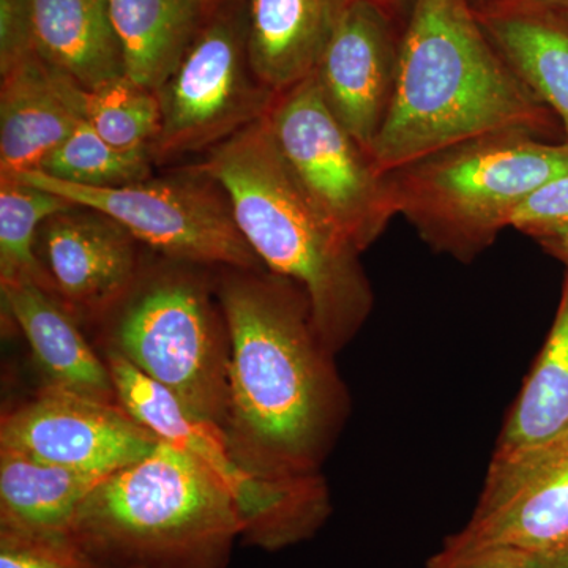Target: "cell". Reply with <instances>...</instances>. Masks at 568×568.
<instances>
[{"mask_svg": "<svg viewBox=\"0 0 568 568\" xmlns=\"http://www.w3.org/2000/svg\"><path fill=\"white\" fill-rule=\"evenodd\" d=\"M403 26L365 0H349L313 78L339 123L372 152L398 74Z\"/></svg>", "mask_w": 568, "mask_h": 568, "instance_id": "obj_14", "label": "cell"}, {"mask_svg": "<svg viewBox=\"0 0 568 568\" xmlns=\"http://www.w3.org/2000/svg\"><path fill=\"white\" fill-rule=\"evenodd\" d=\"M104 477L0 448V529L32 536L69 534L82 500Z\"/></svg>", "mask_w": 568, "mask_h": 568, "instance_id": "obj_22", "label": "cell"}, {"mask_svg": "<svg viewBox=\"0 0 568 568\" xmlns=\"http://www.w3.org/2000/svg\"><path fill=\"white\" fill-rule=\"evenodd\" d=\"M209 3V7H212L213 3L220 2V0H205Z\"/></svg>", "mask_w": 568, "mask_h": 568, "instance_id": "obj_35", "label": "cell"}, {"mask_svg": "<svg viewBox=\"0 0 568 568\" xmlns=\"http://www.w3.org/2000/svg\"><path fill=\"white\" fill-rule=\"evenodd\" d=\"M0 287L3 306L28 339L44 387L121 405L110 366L55 295L31 280L0 283Z\"/></svg>", "mask_w": 568, "mask_h": 568, "instance_id": "obj_15", "label": "cell"}, {"mask_svg": "<svg viewBox=\"0 0 568 568\" xmlns=\"http://www.w3.org/2000/svg\"><path fill=\"white\" fill-rule=\"evenodd\" d=\"M568 439V271L555 323L503 426L491 463Z\"/></svg>", "mask_w": 568, "mask_h": 568, "instance_id": "obj_20", "label": "cell"}, {"mask_svg": "<svg viewBox=\"0 0 568 568\" xmlns=\"http://www.w3.org/2000/svg\"><path fill=\"white\" fill-rule=\"evenodd\" d=\"M92 327L100 354H118L223 432L231 339L211 267L152 252L132 287Z\"/></svg>", "mask_w": 568, "mask_h": 568, "instance_id": "obj_5", "label": "cell"}, {"mask_svg": "<svg viewBox=\"0 0 568 568\" xmlns=\"http://www.w3.org/2000/svg\"><path fill=\"white\" fill-rule=\"evenodd\" d=\"M426 568H538L536 556L517 549H481L470 552H446L440 549Z\"/></svg>", "mask_w": 568, "mask_h": 568, "instance_id": "obj_29", "label": "cell"}, {"mask_svg": "<svg viewBox=\"0 0 568 568\" xmlns=\"http://www.w3.org/2000/svg\"><path fill=\"white\" fill-rule=\"evenodd\" d=\"M119 402L160 439L181 447L211 469L241 515V541L280 551L310 540L332 514L323 474L267 478L246 470L231 454L222 429L193 416L166 388L153 383L118 354L102 353Z\"/></svg>", "mask_w": 568, "mask_h": 568, "instance_id": "obj_7", "label": "cell"}, {"mask_svg": "<svg viewBox=\"0 0 568 568\" xmlns=\"http://www.w3.org/2000/svg\"><path fill=\"white\" fill-rule=\"evenodd\" d=\"M151 152L122 151L80 121L40 164V173L92 189H118L152 178Z\"/></svg>", "mask_w": 568, "mask_h": 568, "instance_id": "obj_25", "label": "cell"}, {"mask_svg": "<svg viewBox=\"0 0 568 568\" xmlns=\"http://www.w3.org/2000/svg\"><path fill=\"white\" fill-rule=\"evenodd\" d=\"M51 71L74 114L104 141L122 151H152L162 122L155 92L134 84L126 77L97 91H88L61 71Z\"/></svg>", "mask_w": 568, "mask_h": 568, "instance_id": "obj_23", "label": "cell"}, {"mask_svg": "<svg viewBox=\"0 0 568 568\" xmlns=\"http://www.w3.org/2000/svg\"><path fill=\"white\" fill-rule=\"evenodd\" d=\"M0 80V175L39 170L81 119L37 52Z\"/></svg>", "mask_w": 568, "mask_h": 568, "instance_id": "obj_17", "label": "cell"}, {"mask_svg": "<svg viewBox=\"0 0 568 568\" xmlns=\"http://www.w3.org/2000/svg\"><path fill=\"white\" fill-rule=\"evenodd\" d=\"M37 55L82 89L125 78L108 0H32Z\"/></svg>", "mask_w": 568, "mask_h": 568, "instance_id": "obj_19", "label": "cell"}, {"mask_svg": "<svg viewBox=\"0 0 568 568\" xmlns=\"http://www.w3.org/2000/svg\"><path fill=\"white\" fill-rule=\"evenodd\" d=\"M230 328V407L223 435L233 457L267 478L321 474L349 414V395L293 280L216 268Z\"/></svg>", "mask_w": 568, "mask_h": 568, "instance_id": "obj_1", "label": "cell"}, {"mask_svg": "<svg viewBox=\"0 0 568 568\" xmlns=\"http://www.w3.org/2000/svg\"><path fill=\"white\" fill-rule=\"evenodd\" d=\"M160 133L153 163L209 152L263 121L278 93L254 73L246 43L245 0H220L174 73L155 92Z\"/></svg>", "mask_w": 568, "mask_h": 568, "instance_id": "obj_8", "label": "cell"}, {"mask_svg": "<svg viewBox=\"0 0 568 568\" xmlns=\"http://www.w3.org/2000/svg\"><path fill=\"white\" fill-rule=\"evenodd\" d=\"M265 122L316 207L358 252L375 244L398 215L390 183L328 110L313 74L278 93Z\"/></svg>", "mask_w": 568, "mask_h": 568, "instance_id": "obj_10", "label": "cell"}, {"mask_svg": "<svg viewBox=\"0 0 568 568\" xmlns=\"http://www.w3.org/2000/svg\"><path fill=\"white\" fill-rule=\"evenodd\" d=\"M13 178L104 213L141 245L171 260L211 268H265L239 230L227 194L200 164L118 189L74 185L40 171Z\"/></svg>", "mask_w": 568, "mask_h": 568, "instance_id": "obj_9", "label": "cell"}, {"mask_svg": "<svg viewBox=\"0 0 568 568\" xmlns=\"http://www.w3.org/2000/svg\"><path fill=\"white\" fill-rule=\"evenodd\" d=\"M365 2L373 3L377 9L387 13L392 20L403 26L405 24L407 14H409L414 0H365Z\"/></svg>", "mask_w": 568, "mask_h": 568, "instance_id": "obj_30", "label": "cell"}, {"mask_svg": "<svg viewBox=\"0 0 568 568\" xmlns=\"http://www.w3.org/2000/svg\"><path fill=\"white\" fill-rule=\"evenodd\" d=\"M36 54L32 0H0V74Z\"/></svg>", "mask_w": 568, "mask_h": 568, "instance_id": "obj_28", "label": "cell"}, {"mask_svg": "<svg viewBox=\"0 0 568 568\" xmlns=\"http://www.w3.org/2000/svg\"><path fill=\"white\" fill-rule=\"evenodd\" d=\"M536 556L538 568H568V540L552 551Z\"/></svg>", "mask_w": 568, "mask_h": 568, "instance_id": "obj_31", "label": "cell"}, {"mask_svg": "<svg viewBox=\"0 0 568 568\" xmlns=\"http://www.w3.org/2000/svg\"><path fill=\"white\" fill-rule=\"evenodd\" d=\"M510 226L538 244L568 239V173L530 193L511 216Z\"/></svg>", "mask_w": 568, "mask_h": 568, "instance_id": "obj_27", "label": "cell"}, {"mask_svg": "<svg viewBox=\"0 0 568 568\" xmlns=\"http://www.w3.org/2000/svg\"><path fill=\"white\" fill-rule=\"evenodd\" d=\"M525 2L555 14L556 18L568 24V0H525Z\"/></svg>", "mask_w": 568, "mask_h": 568, "instance_id": "obj_32", "label": "cell"}, {"mask_svg": "<svg viewBox=\"0 0 568 568\" xmlns=\"http://www.w3.org/2000/svg\"><path fill=\"white\" fill-rule=\"evenodd\" d=\"M538 245H540L545 252L551 254V256H555L556 260H559L560 263L566 265L568 271V239H562V241L541 242V244Z\"/></svg>", "mask_w": 568, "mask_h": 568, "instance_id": "obj_33", "label": "cell"}, {"mask_svg": "<svg viewBox=\"0 0 568 568\" xmlns=\"http://www.w3.org/2000/svg\"><path fill=\"white\" fill-rule=\"evenodd\" d=\"M568 173V142L485 134L388 171L396 213L437 253L469 263L487 250L523 201Z\"/></svg>", "mask_w": 568, "mask_h": 568, "instance_id": "obj_6", "label": "cell"}, {"mask_svg": "<svg viewBox=\"0 0 568 568\" xmlns=\"http://www.w3.org/2000/svg\"><path fill=\"white\" fill-rule=\"evenodd\" d=\"M0 568H114L85 551L70 534L32 536L0 529Z\"/></svg>", "mask_w": 568, "mask_h": 568, "instance_id": "obj_26", "label": "cell"}, {"mask_svg": "<svg viewBox=\"0 0 568 568\" xmlns=\"http://www.w3.org/2000/svg\"><path fill=\"white\" fill-rule=\"evenodd\" d=\"M473 2H474V6L481 7V6H485V3L493 2V0H473Z\"/></svg>", "mask_w": 568, "mask_h": 568, "instance_id": "obj_34", "label": "cell"}, {"mask_svg": "<svg viewBox=\"0 0 568 568\" xmlns=\"http://www.w3.org/2000/svg\"><path fill=\"white\" fill-rule=\"evenodd\" d=\"M71 205L59 194L0 175V283L31 280L52 294L37 257L36 239L44 220Z\"/></svg>", "mask_w": 568, "mask_h": 568, "instance_id": "obj_24", "label": "cell"}, {"mask_svg": "<svg viewBox=\"0 0 568 568\" xmlns=\"http://www.w3.org/2000/svg\"><path fill=\"white\" fill-rule=\"evenodd\" d=\"M521 132L556 142L555 112L508 65L473 0H414L403 24L398 74L372 159L396 168L485 136Z\"/></svg>", "mask_w": 568, "mask_h": 568, "instance_id": "obj_2", "label": "cell"}, {"mask_svg": "<svg viewBox=\"0 0 568 568\" xmlns=\"http://www.w3.org/2000/svg\"><path fill=\"white\" fill-rule=\"evenodd\" d=\"M508 65L555 112L568 142V24L525 0L476 7Z\"/></svg>", "mask_w": 568, "mask_h": 568, "instance_id": "obj_18", "label": "cell"}, {"mask_svg": "<svg viewBox=\"0 0 568 568\" xmlns=\"http://www.w3.org/2000/svg\"><path fill=\"white\" fill-rule=\"evenodd\" d=\"M567 540L568 439L511 462L489 463L473 515L440 549L545 555Z\"/></svg>", "mask_w": 568, "mask_h": 568, "instance_id": "obj_12", "label": "cell"}, {"mask_svg": "<svg viewBox=\"0 0 568 568\" xmlns=\"http://www.w3.org/2000/svg\"><path fill=\"white\" fill-rule=\"evenodd\" d=\"M160 440L121 405L50 387L0 424V448L103 477L148 457Z\"/></svg>", "mask_w": 568, "mask_h": 568, "instance_id": "obj_11", "label": "cell"}, {"mask_svg": "<svg viewBox=\"0 0 568 568\" xmlns=\"http://www.w3.org/2000/svg\"><path fill=\"white\" fill-rule=\"evenodd\" d=\"M209 9L205 0H108L125 77L159 91L196 39Z\"/></svg>", "mask_w": 568, "mask_h": 568, "instance_id": "obj_21", "label": "cell"}, {"mask_svg": "<svg viewBox=\"0 0 568 568\" xmlns=\"http://www.w3.org/2000/svg\"><path fill=\"white\" fill-rule=\"evenodd\" d=\"M349 0H245L250 62L276 93L312 77Z\"/></svg>", "mask_w": 568, "mask_h": 568, "instance_id": "obj_16", "label": "cell"}, {"mask_svg": "<svg viewBox=\"0 0 568 568\" xmlns=\"http://www.w3.org/2000/svg\"><path fill=\"white\" fill-rule=\"evenodd\" d=\"M242 530L222 481L162 439L148 457L100 480L69 534L114 568H226Z\"/></svg>", "mask_w": 568, "mask_h": 568, "instance_id": "obj_4", "label": "cell"}, {"mask_svg": "<svg viewBox=\"0 0 568 568\" xmlns=\"http://www.w3.org/2000/svg\"><path fill=\"white\" fill-rule=\"evenodd\" d=\"M140 245L110 216L73 204L41 223L36 253L52 294L81 325H93L132 287L145 257Z\"/></svg>", "mask_w": 568, "mask_h": 568, "instance_id": "obj_13", "label": "cell"}, {"mask_svg": "<svg viewBox=\"0 0 568 568\" xmlns=\"http://www.w3.org/2000/svg\"><path fill=\"white\" fill-rule=\"evenodd\" d=\"M200 166L227 194L264 267L304 290L317 335L338 354L372 315L375 293L362 253L310 200L265 118L205 152Z\"/></svg>", "mask_w": 568, "mask_h": 568, "instance_id": "obj_3", "label": "cell"}]
</instances>
